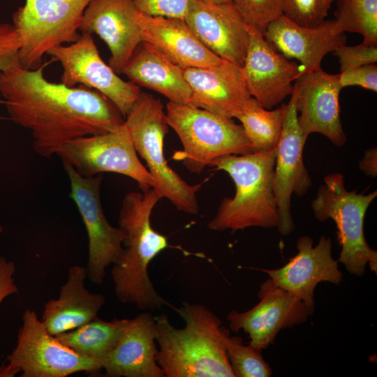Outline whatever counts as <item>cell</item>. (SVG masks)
<instances>
[{"label": "cell", "instance_id": "1", "mask_svg": "<svg viewBox=\"0 0 377 377\" xmlns=\"http://www.w3.org/2000/svg\"><path fill=\"white\" fill-rule=\"evenodd\" d=\"M0 94L10 119L30 131L34 150L46 158L73 139L107 133L124 123L103 94L50 82L43 65L26 69L17 62L1 71Z\"/></svg>", "mask_w": 377, "mask_h": 377}, {"label": "cell", "instance_id": "2", "mask_svg": "<svg viewBox=\"0 0 377 377\" xmlns=\"http://www.w3.org/2000/svg\"><path fill=\"white\" fill-rule=\"evenodd\" d=\"M175 312L183 319L173 326L163 313L154 317L157 364L165 377H235L224 337L230 330L205 306L184 302Z\"/></svg>", "mask_w": 377, "mask_h": 377}, {"label": "cell", "instance_id": "3", "mask_svg": "<svg viewBox=\"0 0 377 377\" xmlns=\"http://www.w3.org/2000/svg\"><path fill=\"white\" fill-rule=\"evenodd\" d=\"M162 197L153 188L126 193L122 200L118 224L126 235L124 252L111 274L118 300L140 310L155 311L164 305L175 306L156 292L148 267L151 260L169 246L166 236L155 230L151 215Z\"/></svg>", "mask_w": 377, "mask_h": 377}, {"label": "cell", "instance_id": "4", "mask_svg": "<svg viewBox=\"0 0 377 377\" xmlns=\"http://www.w3.org/2000/svg\"><path fill=\"white\" fill-rule=\"evenodd\" d=\"M276 147L243 155L230 154L212 161L208 166L227 172L236 191L224 198L207 223L212 230L231 232L249 227L277 228L279 216L273 190Z\"/></svg>", "mask_w": 377, "mask_h": 377}, {"label": "cell", "instance_id": "5", "mask_svg": "<svg viewBox=\"0 0 377 377\" xmlns=\"http://www.w3.org/2000/svg\"><path fill=\"white\" fill-rule=\"evenodd\" d=\"M137 154L145 160L156 181L155 189L179 211L198 212L196 193L203 182L191 185L168 164L164 156V138L168 133L164 106L152 94L142 92L124 119Z\"/></svg>", "mask_w": 377, "mask_h": 377}, {"label": "cell", "instance_id": "6", "mask_svg": "<svg viewBox=\"0 0 377 377\" xmlns=\"http://www.w3.org/2000/svg\"><path fill=\"white\" fill-rule=\"evenodd\" d=\"M165 113L169 127L176 132L183 147L175 151L172 158L182 161L192 173H201L220 156L253 151L243 127L233 119L170 101Z\"/></svg>", "mask_w": 377, "mask_h": 377}, {"label": "cell", "instance_id": "7", "mask_svg": "<svg viewBox=\"0 0 377 377\" xmlns=\"http://www.w3.org/2000/svg\"><path fill=\"white\" fill-rule=\"evenodd\" d=\"M376 196V191L367 195L347 191L343 175L335 172L325 177L311 202L318 220L332 219L336 223L341 246L338 261L354 275H363L368 264L377 273V251L369 246L364 232L365 214Z\"/></svg>", "mask_w": 377, "mask_h": 377}, {"label": "cell", "instance_id": "8", "mask_svg": "<svg viewBox=\"0 0 377 377\" xmlns=\"http://www.w3.org/2000/svg\"><path fill=\"white\" fill-rule=\"evenodd\" d=\"M92 0H25L13 14L20 47V65L35 69L52 48L75 42L84 12Z\"/></svg>", "mask_w": 377, "mask_h": 377}, {"label": "cell", "instance_id": "9", "mask_svg": "<svg viewBox=\"0 0 377 377\" xmlns=\"http://www.w3.org/2000/svg\"><path fill=\"white\" fill-rule=\"evenodd\" d=\"M17 343L0 366V377H66L102 369L99 362L82 356L60 343L46 329L37 313L26 309Z\"/></svg>", "mask_w": 377, "mask_h": 377}, {"label": "cell", "instance_id": "10", "mask_svg": "<svg viewBox=\"0 0 377 377\" xmlns=\"http://www.w3.org/2000/svg\"><path fill=\"white\" fill-rule=\"evenodd\" d=\"M57 155L84 177L103 172L123 175L135 180L142 191L156 181L138 158L128 129L124 123L100 134L82 136L64 144Z\"/></svg>", "mask_w": 377, "mask_h": 377}, {"label": "cell", "instance_id": "11", "mask_svg": "<svg viewBox=\"0 0 377 377\" xmlns=\"http://www.w3.org/2000/svg\"><path fill=\"white\" fill-rule=\"evenodd\" d=\"M63 165L70 182V197L78 209L87 235V278L100 286L107 268L121 257L126 235L119 226H112L105 215L100 195L102 175L84 177L68 163Z\"/></svg>", "mask_w": 377, "mask_h": 377}, {"label": "cell", "instance_id": "12", "mask_svg": "<svg viewBox=\"0 0 377 377\" xmlns=\"http://www.w3.org/2000/svg\"><path fill=\"white\" fill-rule=\"evenodd\" d=\"M47 54L62 67L61 83L99 91L113 103L124 118L141 93L140 87L122 80L103 61L91 34L81 33L75 42L56 46Z\"/></svg>", "mask_w": 377, "mask_h": 377}, {"label": "cell", "instance_id": "13", "mask_svg": "<svg viewBox=\"0 0 377 377\" xmlns=\"http://www.w3.org/2000/svg\"><path fill=\"white\" fill-rule=\"evenodd\" d=\"M306 139L298 123L297 96L294 89L286 104L281 138L276 147L273 190L279 216L278 230L283 235L292 232L294 223L291 214V196L304 195L312 184L303 161Z\"/></svg>", "mask_w": 377, "mask_h": 377}, {"label": "cell", "instance_id": "14", "mask_svg": "<svg viewBox=\"0 0 377 377\" xmlns=\"http://www.w3.org/2000/svg\"><path fill=\"white\" fill-rule=\"evenodd\" d=\"M260 302L251 309L230 311L229 328L247 333L249 344L260 350L274 343L280 330L302 324L313 313L301 300L276 286L269 277L258 292Z\"/></svg>", "mask_w": 377, "mask_h": 377}, {"label": "cell", "instance_id": "15", "mask_svg": "<svg viewBox=\"0 0 377 377\" xmlns=\"http://www.w3.org/2000/svg\"><path fill=\"white\" fill-rule=\"evenodd\" d=\"M248 31L243 75L251 97L270 110L293 94L292 82L305 69L276 51L258 29L249 25Z\"/></svg>", "mask_w": 377, "mask_h": 377}, {"label": "cell", "instance_id": "16", "mask_svg": "<svg viewBox=\"0 0 377 377\" xmlns=\"http://www.w3.org/2000/svg\"><path fill=\"white\" fill-rule=\"evenodd\" d=\"M308 235L300 237L296 243L297 253L283 267L261 269L273 283L288 291L306 305L313 313L315 309L314 290L320 282L339 285L343 279L338 260L332 256V240L322 236L313 246Z\"/></svg>", "mask_w": 377, "mask_h": 377}, {"label": "cell", "instance_id": "17", "mask_svg": "<svg viewBox=\"0 0 377 377\" xmlns=\"http://www.w3.org/2000/svg\"><path fill=\"white\" fill-rule=\"evenodd\" d=\"M294 89L304 137L307 139L311 133H318L336 146L343 145L347 138L340 118L339 74H329L321 68L306 72L295 80Z\"/></svg>", "mask_w": 377, "mask_h": 377}, {"label": "cell", "instance_id": "18", "mask_svg": "<svg viewBox=\"0 0 377 377\" xmlns=\"http://www.w3.org/2000/svg\"><path fill=\"white\" fill-rule=\"evenodd\" d=\"M133 0H92L84 12L81 33L98 35L108 45V65L121 74L142 42Z\"/></svg>", "mask_w": 377, "mask_h": 377}, {"label": "cell", "instance_id": "19", "mask_svg": "<svg viewBox=\"0 0 377 377\" xmlns=\"http://www.w3.org/2000/svg\"><path fill=\"white\" fill-rule=\"evenodd\" d=\"M211 52L242 66L249 45V25L232 3H193L184 19Z\"/></svg>", "mask_w": 377, "mask_h": 377}, {"label": "cell", "instance_id": "20", "mask_svg": "<svg viewBox=\"0 0 377 377\" xmlns=\"http://www.w3.org/2000/svg\"><path fill=\"white\" fill-rule=\"evenodd\" d=\"M263 36L287 59L298 60L305 73L320 68L321 61L327 53L346 43L345 32L336 20L303 27L283 15L268 25Z\"/></svg>", "mask_w": 377, "mask_h": 377}, {"label": "cell", "instance_id": "21", "mask_svg": "<svg viewBox=\"0 0 377 377\" xmlns=\"http://www.w3.org/2000/svg\"><path fill=\"white\" fill-rule=\"evenodd\" d=\"M191 89L189 105L218 115L236 118L252 98L241 66L223 60L209 67L184 69Z\"/></svg>", "mask_w": 377, "mask_h": 377}, {"label": "cell", "instance_id": "22", "mask_svg": "<svg viewBox=\"0 0 377 377\" xmlns=\"http://www.w3.org/2000/svg\"><path fill=\"white\" fill-rule=\"evenodd\" d=\"M156 327L150 313L128 319L114 348L102 360L108 377H165L157 364Z\"/></svg>", "mask_w": 377, "mask_h": 377}, {"label": "cell", "instance_id": "23", "mask_svg": "<svg viewBox=\"0 0 377 377\" xmlns=\"http://www.w3.org/2000/svg\"><path fill=\"white\" fill-rule=\"evenodd\" d=\"M142 42L183 69L209 67L223 59L207 49L184 19L145 15L137 16Z\"/></svg>", "mask_w": 377, "mask_h": 377}, {"label": "cell", "instance_id": "24", "mask_svg": "<svg viewBox=\"0 0 377 377\" xmlns=\"http://www.w3.org/2000/svg\"><path fill=\"white\" fill-rule=\"evenodd\" d=\"M87 278L85 267H69L58 298L45 304L41 320L52 335L73 330L98 317L105 297L89 292L85 287Z\"/></svg>", "mask_w": 377, "mask_h": 377}, {"label": "cell", "instance_id": "25", "mask_svg": "<svg viewBox=\"0 0 377 377\" xmlns=\"http://www.w3.org/2000/svg\"><path fill=\"white\" fill-rule=\"evenodd\" d=\"M121 74L137 86L154 90L170 102L189 104L192 93L184 69L147 43H141Z\"/></svg>", "mask_w": 377, "mask_h": 377}, {"label": "cell", "instance_id": "26", "mask_svg": "<svg viewBox=\"0 0 377 377\" xmlns=\"http://www.w3.org/2000/svg\"><path fill=\"white\" fill-rule=\"evenodd\" d=\"M127 321L128 318H117L105 321L96 317L77 328L54 337L76 353L101 364L102 360L116 346Z\"/></svg>", "mask_w": 377, "mask_h": 377}, {"label": "cell", "instance_id": "27", "mask_svg": "<svg viewBox=\"0 0 377 377\" xmlns=\"http://www.w3.org/2000/svg\"><path fill=\"white\" fill-rule=\"evenodd\" d=\"M286 113V105L275 110L265 108L253 97L237 116L253 151L276 148L279 144Z\"/></svg>", "mask_w": 377, "mask_h": 377}, {"label": "cell", "instance_id": "28", "mask_svg": "<svg viewBox=\"0 0 377 377\" xmlns=\"http://www.w3.org/2000/svg\"><path fill=\"white\" fill-rule=\"evenodd\" d=\"M336 20L343 32L363 36V43L377 45V0H337Z\"/></svg>", "mask_w": 377, "mask_h": 377}, {"label": "cell", "instance_id": "29", "mask_svg": "<svg viewBox=\"0 0 377 377\" xmlns=\"http://www.w3.org/2000/svg\"><path fill=\"white\" fill-rule=\"evenodd\" d=\"M230 364L235 377H269L272 369L261 355L262 350L251 345L246 346L242 339L231 337L223 339Z\"/></svg>", "mask_w": 377, "mask_h": 377}, {"label": "cell", "instance_id": "30", "mask_svg": "<svg viewBox=\"0 0 377 377\" xmlns=\"http://www.w3.org/2000/svg\"><path fill=\"white\" fill-rule=\"evenodd\" d=\"M245 22L263 34L268 25L283 15V0H232Z\"/></svg>", "mask_w": 377, "mask_h": 377}, {"label": "cell", "instance_id": "31", "mask_svg": "<svg viewBox=\"0 0 377 377\" xmlns=\"http://www.w3.org/2000/svg\"><path fill=\"white\" fill-rule=\"evenodd\" d=\"M335 0H283V15L303 27H313L325 20Z\"/></svg>", "mask_w": 377, "mask_h": 377}, {"label": "cell", "instance_id": "32", "mask_svg": "<svg viewBox=\"0 0 377 377\" xmlns=\"http://www.w3.org/2000/svg\"><path fill=\"white\" fill-rule=\"evenodd\" d=\"M195 0H133L137 9L150 16L185 19Z\"/></svg>", "mask_w": 377, "mask_h": 377}, {"label": "cell", "instance_id": "33", "mask_svg": "<svg viewBox=\"0 0 377 377\" xmlns=\"http://www.w3.org/2000/svg\"><path fill=\"white\" fill-rule=\"evenodd\" d=\"M333 52L339 59L340 73L377 61V45L363 42L355 46L344 45Z\"/></svg>", "mask_w": 377, "mask_h": 377}, {"label": "cell", "instance_id": "34", "mask_svg": "<svg viewBox=\"0 0 377 377\" xmlns=\"http://www.w3.org/2000/svg\"><path fill=\"white\" fill-rule=\"evenodd\" d=\"M20 43L13 24L0 23V72L18 61ZM3 100H0V104Z\"/></svg>", "mask_w": 377, "mask_h": 377}, {"label": "cell", "instance_id": "35", "mask_svg": "<svg viewBox=\"0 0 377 377\" xmlns=\"http://www.w3.org/2000/svg\"><path fill=\"white\" fill-rule=\"evenodd\" d=\"M339 82L343 87L360 86L377 91V66L371 64L339 73Z\"/></svg>", "mask_w": 377, "mask_h": 377}, {"label": "cell", "instance_id": "36", "mask_svg": "<svg viewBox=\"0 0 377 377\" xmlns=\"http://www.w3.org/2000/svg\"><path fill=\"white\" fill-rule=\"evenodd\" d=\"M15 272V263L0 254V305L6 298L19 292L14 279Z\"/></svg>", "mask_w": 377, "mask_h": 377}, {"label": "cell", "instance_id": "37", "mask_svg": "<svg viewBox=\"0 0 377 377\" xmlns=\"http://www.w3.org/2000/svg\"><path fill=\"white\" fill-rule=\"evenodd\" d=\"M360 170L367 175L376 177L377 175V150L376 147L367 150L360 162Z\"/></svg>", "mask_w": 377, "mask_h": 377}, {"label": "cell", "instance_id": "38", "mask_svg": "<svg viewBox=\"0 0 377 377\" xmlns=\"http://www.w3.org/2000/svg\"><path fill=\"white\" fill-rule=\"evenodd\" d=\"M209 3H232V0H198Z\"/></svg>", "mask_w": 377, "mask_h": 377}, {"label": "cell", "instance_id": "39", "mask_svg": "<svg viewBox=\"0 0 377 377\" xmlns=\"http://www.w3.org/2000/svg\"><path fill=\"white\" fill-rule=\"evenodd\" d=\"M3 226L0 224V235L3 233Z\"/></svg>", "mask_w": 377, "mask_h": 377}]
</instances>
